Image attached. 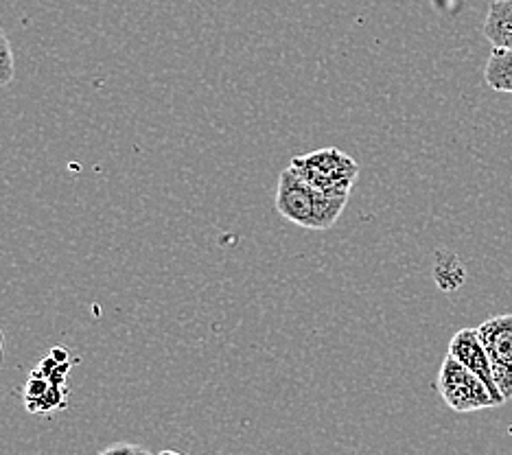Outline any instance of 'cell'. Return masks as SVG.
<instances>
[{
	"label": "cell",
	"mask_w": 512,
	"mask_h": 455,
	"mask_svg": "<svg viewBox=\"0 0 512 455\" xmlns=\"http://www.w3.org/2000/svg\"><path fill=\"white\" fill-rule=\"evenodd\" d=\"M66 390L64 385H55L51 383V388L46 390L40 399L33 403L31 407H27V410L31 414H49V412H55V410H62V407L66 405Z\"/></svg>",
	"instance_id": "9"
},
{
	"label": "cell",
	"mask_w": 512,
	"mask_h": 455,
	"mask_svg": "<svg viewBox=\"0 0 512 455\" xmlns=\"http://www.w3.org/2000/svg\"><path fill=\"white\" fill-rule=\"evenodd\" d=\"M49 355H53L57 361H68V350L66 348H62V346H57V348H53Z\"/></svg>",
	"instance_id": "13"
},
{
	"label": "cell",
	"mask_w": 512,
	"mask_h": 455,
	"mask_svg": "<svg viewBox=\"0 0 512 455\" xmlns=\"http://www.w3.org/2000/svg\"><path fill=\"white\" fill-rule=\"evenodd\" d=\"M484 81L495 92H508V95H512V49L493 46L491 57L486 62Z\"/></svg>",
	"instance_id": "7"
},
{
	"label": "cell",
	"mask_w": 512,
	"mask_h": 455,
	"mask_svg": "<svg viewBox=\"0 0 512 455\" xmlns=\"http://www.w3.org/2000/svg\"><path fill=\"white\" fill-rule=\"evenodd\" d=\"M16 75V62H14V51H11V44L5 29L0 27V88L14 81Z\"/></svg>",
	"instance_id": "10"
},
{
	"label": "cell",
	"mask_w": 512,
	"mask_h": 455,
	"mask_svg": "<svg viewBox=\"0 0 512 455\" xmlns=\"http://www.w3.org/2000/svg\"><path fill=\"white\" fill-rule=\"evenodd\" d=\"M449 355L453 359H458L462 366H467L473 375H477L484 381V385L491 390L497 405L506 403L504 394L495 381L491 359H488V353L480 340V335H477V329H462L453 335V340L449 344Z\"/></svg>",
	"instance_id": "5"
},
{
	"label": "cell",
	"mask_w": 512,
	"mask_h": 455,
	"mask_svg": "<svg viewBox=\"0 0 512 455\" xmlns=\"http://www.w3.org/2000/svg\"><path fill=\"white\" fill-rule=\"evenodd\" d=\"M289 167H292L300 178H305L309 184L316 186V189L346 197L351 195V189L359 173L357 162L335 147L311 151V154L305 156H296Z\"/></svg>",
	"instance_id": "2"
},
{
	"label": "cell",
	"mask_w": 512,
	"mask_h": 455,
	"mask_svg": "<svg viewBox=\"0 0 512 455\" xmlns=\"http://www.w3.org/2000/svg\"><path fill=\"white\" fill-rule=\"evenodd\" d=\"M484 35L493 46L512 49V0H495L488 7Z\"/></svg>",
	"instance_id": "6"
},
{
	"label": "cell",
	"mask_w": 512,
	"mask_h": 455,
	"mask_svg": "<svg viewBox=\"0 0 512 455\" xmlns=\"http://www.w3.org/2000/svg\"><path fill=\"white\" fill-rule=\"evenodd\" d=\"M348 202L346 195L324 193L289 167L276 186V210L292 224L309 230H329L340 219Z\"/></svg>",
	"instance_id": "1"
},
{
	"label": "cell",
	"mask_w": 512,
	"mask_h": 455,
	"mask_svg": "<svg viewBox=\"0 0 512 455\" xmlns=\"http://www.w3.org/2000/svg\"><path fill=\"white\" fill-rule=\"evenodd\" d=\"M0 359H3V333H0Z\"/></svg>",
	"instance_id": "14"
},
{
	"label": "cell",
	"mask_w": 512,
	"mask_h": 455,
	"mask_svg": "<svg viewBox=\"0 0 512 455\" xmlns=\"http://www.w3.org/2000/svg\"><path fill=\"white\" fill-rule=\"evenodd\" d=\"M445 259H447L445 252H438V263H436L434 276H436V283L440 289L453 291L464 283V267L458 261L456 254H449V261H445Z\"/></svg>",
	"instance_id": "8"
},
{
	"label": "cell",
	"mask_w": 512,
	"mask_h": 455,
	"mask_svg": "<svg viewBox=\"0 0 512 455\" xmlns=\"http://www.w3.org/2000/svg\"><path fill=\"white\" fill-rule=\"evenodd\" d=\"M438 392L453 412L467 414L486 410V407H497V401L493 399L491 390L486 388L484 381L473 375V372L462 366L458 359L447 355L442 361L438 372Z\"/></svg>",
	"instance_id": "3"
},
{
	"label": "cell",
	"mask_w": 512,
	"mask_h": 455,
	"mask_svg": "<svg viewBox=\"0 0 512 455\" xmlns=\"http://www.w3.org/2000/svg\"><path fill=\"white\" fill-rule=\"evenodd\" d=\"M33 372H38V375L46 377L55 385H64L68 372H71V361H57L53 355H49Z\"/></svg>",
	"instance_id": "11"
},
{
	"label": "cell",
	"mask_w": 512,
	"mask_h": 455,
	"mask_svg": "<svg viewBox=\"0 0 512 455\" xmlns=\"http://www.w3.org/2000/svg\"><path fill=\"white\" fill-rule=\"evenodd\" d=\"M477 335L491 359L495 381L504 399H512V313L493 315L477 326Z\"/></svg>",
	"instance_id": "4"
},
{
	"label": "cell",
	"mask_w": 512,
	"mask_h": 455,
	"mask_svg": "<svg viewBox=\"0 0 512 455\" xmlns=\"http://www.w3.org/2000/svg\"><path fill=\"white\" fill-rule=\"evenodd\" d=\"M114 451H132V453H143L145 449L143 447H136V445H114V447H108L103 453H114Z\"/></svg>",
	"instance_id": "12"
}]
</instances>
